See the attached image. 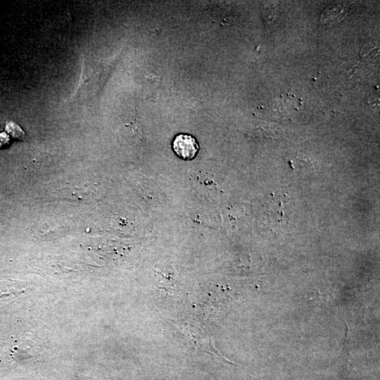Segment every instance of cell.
Instances as JSON below:
<instances>
[{
  "label": "cell",
  "mask_w": 380,
  "mask_h": 380,
  "mask_svg": "<svg viewBox=\"0 0 380 380\" xmlns=\"http://www.w3.org/2000/svg\"><path fill=\"white\" fill-rule=\"evenodd\" d=\"M172 149L176 155L184 160L194 159L198 151L199 146L195 137L187 134H177L172 141Z\"/></svg>",
  "instance_id": "7a4b0ae2"
},
{
  "label": "cell",
  "mask_w": 380,
  "mask_h": 380,
  "mask_svg": "<svg viewBox=\"0 0 380 380\" xmlns=\"http://www.w3.org/2000/svg\"><path fill=\"white\" fill-rule=\"evenodd\" d=\"M10 137L6 132L0 133V148L5 147L9 144Z\"/></svg>",
  "instance_id": "277c9868"
},
{
  "label": "cell",
  "mask_w": 380,
  "mask_h": 380,
  "mask_svg": "<svg viewBox=\"0 0 380 380\" xmlns=\"http://www.w3.org/2000/svg\"><path fill=\"white\" fill-rule=\"evenodd\" d=\"M6 131L13 138L20 139L24 137V132L14 122H7L6 124Z\"/></svg>",
  "instance_id": "3957f363"
},
{
  "label": "cell",
  "mask_w": 380,
  "mask_h": 380,
  "mask_svg": "<svg viewBox=\"0 0 380 380\" xmlns=\"http://www.w3.org/2000/svg\"><path fill=\"white\" fill-rule=\"evenodd\" d=\"M99 65L96 58L89 53L82 54L81 74L75 91L77 99H87L93 96L99 87Z\"/></svg>",
  "instance_id": "6da1fadb"
}]
</instances>
